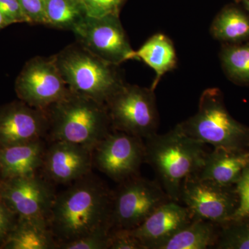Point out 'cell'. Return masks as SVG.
I'll list each match as a JSON object with an SVG mask.
<instances>
[{
	"instance_id": "3",
	"label": "cell",
	"mask_w": 249,
	"mask_h": 249,
	"mask_svg": "<svg viewBox=\"0 0 249 249\" xmlns=\"http://www.w3.org/2000/svg\"><path fill=\"white\" fill-rule=\"evenodd\" d=\"M46 113L52 142H73L93 151L113 130L106 105L71 91Z\"/></svg>"
},
{
	"instance_id": "27",
	"label": "cell",
	"mask_w": 249,
	"mask_h": 249,
	"mask_svg": "<svg viewBox=\"0 0 249 249\" xmlns=\"http://www.w3.org/2000/svg\"><path fill=\"white\" fill-rule=\"evenodd\" d=\"M235 188L239 196V205L231 220L249 217V165L242 172Z\"/></svg>"
},
{
	"instance_id": "17",
	"label": "cell",
	"mask_w": 249,
	"mask_h": 249,
	"mask_svg": "<svg viewBox=\"0 0 249 249\" xmlns=\"http://www.w3.org/2000/svg\"><path fill=\"white\" fill-rule=\"evenodd\" d=\"M46 149L43 139L0 148L1 179L36 174L43 164Z\"/></svg>"
},
{
	"instance_id": "1",
	"label": "cell",
	"mask_w": 249,
	"mask_h": 249,
	"mask_svg": "<svg viewBox=\"0 0 249 249\" xmlns=\"http://www.w3.org/2000/svg\"><path fill=\"white\" fill-rule=\"evenodd\" d=\"M112 193L89 173L56 195L49 226L58 243L70 242L102 229L111 230Z\"/></svg>"
},
{
	"instance_id": "2",
	"label": "cell",
	"mask_w": 249,
	"mask_h": 249,
	"mask_svg": "<svg viewBox=\"0 0 249 249\" xmlns=\"http://www.w3.org/2000/svg\"><path fill=\"white\" fill-rule=\"evenodd\" d=\"M145 163L150 165L171 200L179 202L181 187L204 163L206 144L192 138L178 124L163 134L144 139Z\"/></svg>"
},
{
	"instance_id": "9",
	"label": "cell",
	"mask_w": 249,
	"mask_h": 249,
	"mask_svg": "<svg viewBox=\"0 0 249 249\" xmlns=\"http://www.w3.org/2000/svg\"><path fill=\"white\" fill-rule=\"evenodd\" d=\"M72 32L79 45L109 63L120 66L124 62L134 60V50L119 15L101 18L87 16Z\"/></svg>"
},
{
	"instance_id": "12",
	"label": "cell",
	"mask_w": 249,
	"mask_h": 249,
	"mask_svg": "<svg viewBox=\"0 0 249 249\" xmlns=\"http://www.w3.org/2000/svg\"><path fill=\"white\" fill-rule=\"evenodd\" d=\"M56 195L37 174L0 181V199L18 218L49 220Z\"/></svg>"
},
{
	"instance_id": "4",
	"label": "cell",
	"mask_w": 249,
	"mask_h": 249,
	"mask_svg": "<svg viewBox=\"0 0 249 249\" xmlns=\"http://www.w3.org/2000/svg\"><path fill=\"white\" fill-rule=\"evenodd\" d=\"M71 92L106 104L125 83L119 65L109 63L78 42L52 55Z\"/></svg>"
},
{
	"instance_id": "24",
	"label": "cell",
	"mask_w": 249,
	"mask_h": 249,
	"mask_svg": "<svg viewBox=\"0 0 249 249\" xmlns=\"http://www.w3.org/2000/svg\"><path fill=\"white\" fill-rule=\"evenodd\" d=\"M214 249H249V217L232 219L221 225Z\"/></svg>"
},
{
	"instance_id": "22",
	"label": "cell",
	"mask_w": 249,
	"mask_h": 249,
	"mask_svg": "<svg viewBox=\"0 0 249 249\" xmlns=\"http://www.w3.org/2000/svg\"><path fill=\"white\" fill-rule=\"evenodd\" d=\"M47 27L73 31L87 16L82 0H45Z\"/></svg>"
},
{
	"instance_id": "11",
	"label": "cell",
	"mask_w": 249,
	"mask_h": 249,
	"mask_svg": "<svg viewBox=\"0 0 249 249\" xmlns=\"http://www.w3.org/2000/svg\"><path fill=\"white\" fill-rule=\"evenodd\" d=\"M98 169L120 183L138 175L145 162V144L142 138L121 131L111 130L93 150Z\"/></svg>"
},
{
	"instance_id": "5",
	"label": "cell",
	"mask_w": 249,
	"mask_h": 249,
	"mask_svg": "<svg viewBox=\"0 0 249 249\" xmlns=\"http://www.w3.org/2000/svg\"><path fill=\"white\" fill-rule=\"evenodd\" d=\"M178 124L185 133L206 145L249 151V127L231 115L218 88L205 89L196 114Z\"/></svg>"
},
{
	"instance_id": "20",
	"label": "cell",
	"mask_w": 249,
	"mask_h": 249,
	"mask_svg": "<svg viewBox=\"0 0 249 249\" xmlns=\"http://www.w3.org/2000/svg\"><path fill=\"white\" fill-rule=\"evenodd\" d=\"M221 225L201 219H193L157 249H206L217 244Z\"/></svg>"
},
{
	"instance_id": "21",
	"label": "cell",
	"mask_w": 249,
	"mask_h": 249,
	"mask_svg": "<svg viewBox=\"0 0 249 249\" xmlns=\"http://www.w3.org/2000/svg\"><path fill=\"white\" fill-rule=\"evenodd\" d=\"M211 36L222 44L249 41V15L235 4H229L214 18L210 27Z\"/></svg>"
},
{
	"instance_id": "14",
	"label": "cell",
	"mask_w": 249,
	"mask_h": 249,
	"mask_svg": "<svg viewBox=\"0 0 249 249\" xmlns=\"http://www.w3.org/2000/svg\"><path fill=\"white\" fill-rule=\"evenodd\" d=\"M93 151L67 142H53L46 149L42 168L51 181L58 183H73L91 173Z\"/></svg>"
},
{
	"instance_id": "30",
	"label": "cell",
	"mask_w": 249,
	"mask_h": 249,
	"mask_svg": "<svg viewBox=\"0 0 249 249\" xmlns=\"http://www.w3.org/2000/svg\"><path fill=\"white\" fill-rule=\"evenodd\" d=\"M31 24H45V0H18Z\"/></svg>"
},
{
	"instance_id": "15",
	"label": "cell",
	"mask_w": 249,
	"mask_h": 249,
	"mask_svg": "<svg viewBox=\"0 0 249 249\" xmlns=\"http://www.w3.org/2000/svg\"><path fill=\"white\" fill-rule=\"evenodd\" d=\"M193 217L186 206L170 200L162 204L132 233L139 239L144 249H157L175 232L191 222Z\"/></svg>"
},
{
	"instance_id": "32",
	"label": "cell",
	"mask_w": 249,
	"mask_h": 249,
	"mask_svg": "<svg viewBox=\"0 0 249 249\" xmlns=\"http://www.w3.org/2000/svg\"><path fill=\"white\" fill-rule=\"evenodd\" d=\"M9 25V23H8L7 20L5 18L4 15L0 11V30L4 29L5 27Z\"/></svg>"
},
{
	"instance_id": "31",
	"label": "cell",
	"mask_w": 249,
	"mask_h": 249,
	"mask_svg": "<svg viewBox=\"0 0 249 249\" xmlns=\"http://www.w3.org/2000/svg\"><path fill=\"white\" fill-rule=\"evenodd\" d=\"M18 219L17 214L0 199V247L14 229Z\"/></svg>"
},
{
	"instance_id": "13",
	"label": "cell",
	"mask_w": 249,
	"mask_h": 249,
	"mask_svg": "<svg viewBox=\"0 0 249 249\" xmlns=\"http://www.w3.org/2000/svg\"><path fill=\"white\" fill-rule=\"evenodd\" d=\"M48 129L46 111L20 100L0 106V148L43 139Z\"/></svg>"
},
{
	"instance_id": "8",
	"label": "cell",
	"mask_w": 249,
	"mask_h": 249,
	"mask_svg": "<svg viewBox=\"0 0 249 249\" xmlns=\"http://www.w3.org/2000/svg\"><path fill=\"white\" fill-rule=\"evenodd\" d=\"M180 201L193 219L222 225L231 220L238 207L239 196L235 186H224L193 175L183 183Z\"/></svg>"
},
{
	"instance_id": "26",
	"label": "cell",
	"mask_w": 249,
	"mask_h": 249,
	"mask_svg": "<svg viewBox=\"0 0 249 249\" xmlns=\"http://www.w3.org/2000/svg\"><path fill=\"white\" fill-rule=\"evenodd\" d=\"M126 0H82L87 16L101 18L119 15Z\"/></svg>"
},
{
	"instance_id": "34",
	"label": "cell",
	"mask_w": 249,
	"mask_h": 249,
	"mask_svg": "<svg viewBox=\"0 0 249 249\" xmlns=\"http://www.w3.org/2000/svg\"><path fill=\"white\" fill-rule=\"evenodd\" d=\"M236 3L242 2L243 0H234Z\"/></svg>"
},
{
	"instance_id": "16",
	"label": "cell",
	"mask_w": 249,
	"mask_h": 249,
	"mask_svg": "<svg viewBox=\"0 0 249 249\" xmlns=\"http://www.w3.org/2000/svg\"><path fill=\"white\" fill-rule=\"evenodd\" d=\"M249 165V151L214 147L207 152L196 176L224 186H235Z\"/></svg>"
},
{
	"instance_id": "10",
	"label": "cell",
	"mask_w": 249,
	"mask_h": 249,
	"mask_svg": "<svg viewBox=\"0 0 249 249\" xmlns=\"http://www.w3.org/2000/svg\"><path fill=\"white\" fill-rule=\"evenodd\" d=\"M15 90L20 101L44 111L70 93L53 56H36L27 62Z\"/></svg>"
},
{
	"instance_id": "25",
	"label": "cell",
	"mask_w": 249,
	"mask_h": 249,
	"mask_svg": "<svg viewBox=\"0 0 249 249\" xmlns=\"http://www.w3.org/2000/svg\"><path fill=\"white\" fill-rule=\"evenodd\" d=\"M110 229H102L70 242H60L59 249H108Z\"/></svg>"
},
{
	"instance_id": "33",
	"label": "cell",
	"mask_w": 249,
	"mask_h": 249,
	"mask_svg": "<svg viewBox=\"0 0 249 249\" xmlns=\"http://www.w3.org/2000/svg\"><path fill=\"white\" fill-rule=\"evenodd\" d=\"M242 2V4H243L244 6H245V9L247 10V11L249 13V0H243Z\"/></svg>"
},
{
	"instance_id": "18",
	"label": "cell",
	"mask_w": 249,
	"mask_h": 249,
	"mask_svg": "<svg viewBox=\"0 0 249 249\" xmlns=\"http://www.w3.org/2000/svg\"><path fill=\"white\" fill-rule=\"evenodd\" d=\"M134 58L142 60L155 71L150 88L154 91L163 76L173 71L178 65V55L173 41L161 33L154 34L138 50H134Z\"/></svg>"
},
{
	"instance_id": "23",
	"label": "cell",
	"mask_w": 249,
	"mask_h": 249,
	"mask_svg": "<svg viewBox=\"0 0 249 249\" xmlns=\"http://www.w3.org/2000/svg\"><path fill=\"white\" fill-rule=\"evenodd\" d=\"M226 76L237 85H249V41L239 44H222L219 52Z\"/></svg>"
},
{
	"instance_id": "28",
	"label": "cell",
	"mask_w": 249,
	"mask_h": 249,
	"mask_svg": "<svg viewBox=\"0 0 249 249\" xmlns=\"http://www.w3.org/2000/svg\"><path fill=\"white\" fill-rule=\"evenodd\" d=\"M108 249H144L138 238L132 231L127 229H112L109 234Z\"/></svg>"
},
{
	"instance_id": "35",
	"label": "cell",
	"mask_w": 249,
	"mask_h": 249,
	"mask_svg": "<svg viewBox=\"0 0 249 249\" xmlns=\"http://www.w3.org/2000/svg\"><path fill=\"white\" fill-rule=\"evenodd\" d=\"M1 168H0V181H1Z\"/></svg>"
},
{
	"instance_id": "29",
	"label": "cell",
	"mask_w": 249,
	"mask_h": 249,
	"mask_svg": "<svg viewBox=\"0 0 249 249\" xmlns=\"http://www.w3.org/2000/svg\"><path fill=\"white\" fill-rule=\"evenodd\" d=\"M0 11L9 25L17 23L30 24L18 0H0Z\"/></svg>"
},
{
	"instance_id": "19",
	"label": "cell",
	"mask_w": 249,
	"mask_h": 249,
	"mask_svg": "<svg viewBox=\"0 0 249 249\" xmlns=\"http://www.w3.org/2000/svg\"><path fill=\"white\" fill-rule=\"evenodd\" d=\"M57 242L49 220L18 218L17 223L0 249H56Z\"/></svg>"
},
{
	"instance_id": "6",
	"label": "cell",
	"mask_w": 249,
	"mask_h": 249,
	"mask_svg": "<svg viewBox=\"0 0 249 249\" xmlns=\"http://www.w3.org/2000/svg\"><path fill=\"white\" fill-rule=\"evenodd\" d=\"M106 105L113 130L143 140L157 133L159 114L151 88L125 83Z\"/></svg>"
},
{
	"instance_id": "7",
	"label": "cell",
	"mask_w": 249,
	"mask_h": 249,
	"mask_svg": "<svg viewBox=\"0 0 249 249\" xmlns=\"http://www.w3.org/2000/svg\"><path fill=\"white\" fill-rule=\"evenodd\" d=\"M171 200L157 181L139 175L120 182L112 193V229H135L162 204Z\"/></svg>"
}]
</instances>
